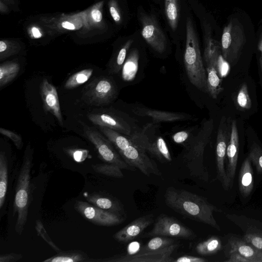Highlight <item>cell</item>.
<instances>
[{
  "mask_svg": "<svg viewBox=\"0 0 262 262\" xmlns=\"http://www.w3.org/2000/svg\"><path fill=\"white\" fill-rule=\"evenodd\" d=\"M40 94L45 110L54 115L62 126L63 119L56 88L44 78L40 85Z\"/></svg>",
  "mask_w": 262,
  "mask_h": 262,
  "instance_id": "cell-17",
  "label": "cell"
},
{
  "mask_svg": "<svg viewBox=\"0 0 262 262\" xmlns=\"http://www.w3.org/2000/svg\"><path fill=\"white\" fill-rule=\"evenodd\" d=\"M83 134L95 147L99 158L105 163L118 166L121 169L135 171L136 168L127 164L112 142L93 127L83 124Z\"/></svg>",
  "mask_w": 262,
  "mask_h": 262,
  "instance_id": "cell-7",
  "label": "cell"
},
{
  "mask_svg": "<svg viewBox=\"0 0 262 262\" xmlns=\"http://www.w3.org/2000/svg\"><path fill=\"white\" fill-rule=\"evenodd\" d=\"M165 11L168 24L174 31L179 23V0H165Z\"/></svg>",
  "mask_w": 262,
  "mask_h": 262,
  "instance_id": "cell-30",
  "label": "cell"
},
{
  "mask_svg": "<svg viewBox=\"0 0 262 262\" xmlns=\"http://www.w3.org/2000/svg\"><path fill=\"white\" fill-rule=\"evenodd\" d=\"M208 260L204 258L201 257L191 256V255H183L182 256L173 259V262H206Z\"/></svg>",
  "mask_w": 262,
  "mask_h": 262,
  "instance_id": "cell-43",
  "label": "cell"
},
{
  "mask_svg": "<svg viewBox=\"0 0 262 262\" xmlns=\"http://www.w3.org/2000/svg\"><path fill=\"white\" fill-rule=\"evenodd\" d=\"M91 15L93 20L96 23L100 22L102 19V13L98 9H94L91 12Z\"/></svg>",
  "mask_w": 262,
  "mask_h": 262,
  "instance_id": "cell-46",
  "label": "cell"
},
{
  "mask_svg": "<svg viewBox=\"0 0 262 262\" xmlns=\"http://www.w3.org/2000/svg\"><path fill=\"white\" fill-rule=\"evenodd\" d=\"M141 22L143 38L155 51L163 53L166 48L167 40L155 17L144 14L141 17Z\"/></svg>",
  "mask_w": 262,
  "mask_h": 262,
  "instance_id": "cell-14",
  "label": "cell"
},
{
  "mask_svg": "<svg viewBox=\"0 0 262 262\" xmlns=\"http://www.w3.org/2000/svg\"><path fill=\"white\" fill-rule=\"evenodd\" d=\"M222 247V241L216 236H212L207 239L198 244L195 251L201 255H211L214 254Z\"/></svg>",
  "mask_w": 262,
  "mask_h": 262,
  "instance_id": "cell-27",
  "label": "cell"
},
{
  "mask_svg": "<svg viewBox=\"0 0 262 262\" xmlns=\"http://www.w3.org/2000/svg\"><path fill=\"white\" fill-rule=\"evenodd\" d=\"M61 26L63 28L68 30H72L75 29L74 25L67 21L62 22L61 24Z\"/></svg>",
  "mask_w": 262,
  "mask_h": 262,
  "instance_id": "cell-47",
  "label": "cell"
},
{
  "mask_svg": "<svg viewBox=\"0 0 262 262\" xmlns=\"http://www.w3.org/2000/svg\"><path fill=\"white\" fill-rule=\"evenodd\" d=\"M156 236H164L185 239H193L196 236L191 229L180 221L164 213H161L156 219L152 229L143 234L141 235V237L149 238Z\"/></svg>",
  "mask_w": 262,
  "mask_h": 262,
  "instance_id": "cell-10",
  "label": "cell"
},
{
  "mask_svg": "<svg viewBox=\"0 0 262 262\" xmlns=\"http://www.w3.org/2000/svg\"><path fill=\"white\" fill-rule=\"evenodd\" d=\"M128 137L135 144L160 162L165 163L172 161L171 154L165 140L161 136L151 135L148 125L142 129H135Z\"/></svg>",
  "mask_w": 262,
  "mask_h": 262,
  "instance_id": "cell-6",
  "label": "cell"
},
{
  "mask_svg": "<svg viewBox=\"0 0 262 262\" xmlns=\"http://www.w3.org/2000/svg\"><path fill=\"white\" fill-rule=\"evenodd\" d=\"M207 91L209 95L216 99L223 90L222 79L219 77L216 68L212 64H206Z\"/></svg>",
  "mask_w": 262,
  "mask_h": 262,
  "instance_id": "cell-24",
  "label": "cell"
},
{
  "mask_svg": "<svg viewBox=\"0 0 262 262\" xmlns=\"http://www.w3.org/2000/svg\"><path fill=\"white\" fill-rule=\"evenodd\" d=\"M7 44L5 42L3 41H0V53H3L7 48Z\"/></svg>",
  "mask_w": 262,
  "mask_h": 262,
  "instance_id": "cell-49",
  "label": "cell"
},
{
  "mask_svg": "<svg viewBox=\"0 0 262 262\" xmlns=\"http://www.w3.org/2000/svg\"><path fill=\"white\" fill-rule=\"evenodd\" d=\"M227 259L226 262H250V261L241 254L236 252H232L227 255Z\"/></svg>",
  "mask_w": 262,
  "mask_h": 262,
  "instance_id": "cell-44",
  "label": "cell"
},
{
  "mask_svg": "<svg viewBox=\"0 0 262 262\" xmlns=\"http://www.w3.org/2000/svg\"><path fill=\"white\" fill-rule=\"evenodd\" d=\"M85 198L88 202L96 207L125 216V213L121 203L111 196L94 192L87 194Z\"/></svg>",
  "mask_w": 262,
  "mask_h": 262,
  "instance_id": "cell-21",
  "label": "cell"
},
{
  "mask_svg": "<svg viewBox=\"0 0 262 262\" xmlns=\"http://www.w3.org/2000/svg\"><path fill=\"white\" fill-rule=\"evenodd\" d=\"M176 241L171 238L164 236L152 237L148 242L142 246L137 253H144L160 250L175 244Z\"/></svg>",
  "mask_w": 262,
  "mask_h": 262,
  "instance_id": "cell-29",
  "label": "cell"
},
{
  "mask_svg": "<svg viewBox=\"0 0 262 262\" xmlns=\"http://www.w3.org/2000/svg\"><path fill=\"white\" fill-rule=\"evenodd\" d=\"M22 258L23 255L20 254L15 253L2 254L0 255V262H16Z\"/></svg>",
  "mask_w": 262,
  "mask_h": 262,
  "instance_id": "cell-42",
  "label": "cell"
},
{
  "mask_svg": "<svg viewBox=\"0 0 262 262\" xmlns=\"http://www.w3.org/2000/svg\"><path fill=\"white\" fill-rule=\"evenodd\" d=\"M190 132L187 130H181L173 134L171 138L173 141L177 144L185 142L189 138Z\"/></svg>",
  "mask_w": 262,
  "mask_h": 262,
  "instance_id": "cell-40",
  "label": "cell"
},
{
  "mask_svg": "<svg viewBox=\"0 0 262 262\" xmlns=\"http://www.w3.org/2000/svg\"><path fill=\"white\" fill-rule=\"evenodd\" d=\"M68 152L75 161L81 162L86 158L88 151L85 149H76L69 150Z\"/></svg>",
  "mask_w": 262,
  "mask_h": 262,
  "instance_id": "cell-41",
  "label": "cell"
},
{
  "mask_svg": "<svg viewBox=\"0 0 262 262\" xmlns=\"http://www.w3.org/2000/svg\"><path fill=\"white\" fill-rule=\"evenodd\" d=\"M33 149L30 144L27 145L18 173L13 204V213L17 217L15 230L21 235L25 229L30 204L31 170L33 166Z\"/></svg>",
  "mask_w": 262,
  "mask_h": 262,
  "instance_id": "cell-4",
  "label": "cell"
},
{
  "mask_svg": "<svg viewBox=\"0 0 262 262\" xmlns=\"http://www.w3.org/2000/svg\"><path fill=\"white\" fill-rule=\"evenodd\" d=\"M246 42L243 25L238 20L232 19L223 29L221 39V50L223 57L230 64L239 57Z\"/></svg>",
  "mask_w": 262,
  "mask_h": 262,
  "instance_id": "cell-8",
  "label": "cell"
},
{
  "mask_svg": "<svg viewBox=\"0 0 262 262\" xmlns=\"http://www.w3.org/2000/svg\"><path fill=\"white\" fill-rule=\"evenodd\" d=\"M118 90L112 79L102 77L95 79L84 89L82 99L90 105H106L117 97Z\"/></svg>",
  "mask_w": 262,
  "mask_h": 262,
  "instance_id": "cell-9",
  "label": "cell"
},
{
  "mask_svg": "<svg viewBox=\"0 0 262 262\" xmlns=\"http://www.w3.org/2000/svg\"><path fill=\"white\" fill-rule=\"evenodd\" d=\"M179 246L178 244H173L158 250L132 255H117L103 259H93V262H173L171 255Z\"/></svg>",
  "mask_w": 262,
  "mask_h": 262,
  "instance_id": "cell-13",
  "label": "cell"
},
{
  "mask_svg": "<svg viewBox=\"0 0 262 262\" xmlns=\"http://www.w3.org/2000/svg\"><path fill=\"white\" fill-rule=\"evenodd\" d=\"M99 127L127 164L148 177L151 174L162 176L156 162L147 156L146 151L135 144L128 136L106 127Z\"/></svg>",
  "mask_w": 262,
  "mask_h": 262,
  "instance_id": "cell-3",
  "label": "cell"
},
{
  "mask_svg": "<svg viewBox=\"0 0 262 262\" xmlns=\"http://www.w3.org/2000/svg\"><path fill=\"white\" fill-rule=\"evenodd\" d=\"M139 51L134 49L128 55L122 68V77L124 80L130 81L135 77L138 69Z\"/></svg>",
  "mask_w": 262,
  "mask_h": 262,
  "instance_id": "cell-25",
  "label": "cell"
},
{
  "mask_svg": "<svg viewBox=\"0 0 262 262\" xmlns=\"http://www.w3.org/2000/svg\"><path fill=\"white\" fill-rule=\"evenodd\" d=\"M8 182V162L5 152H0V208L5 202Z\"/></svg>",
  "mask_w": 262,
  "mask_h": 262,
  "instance_id": "cell-26",
  "label": "cell"
},
{
  "mask_svg": "<svg viewBox=\"0 0 262 262\" xmlns=\"http://www.w3.org/2000/svg\"><path fill=\"white\" fill-rule=\"evenodd\" d=\"M248 157L255 166L257 172L262 173V149L261 147L254 143L250 148Z\"/></svg>",
  "mask_w": 262,
  "mask_h": 262,
  "instance_id": "cell-35",
  "label": "cell"
},
{
  "mask_svg": "<svg viewBox=\"0 0 262 262\" xmlns=\"http://www.w3.org/2000/svg\"><path fill=\"white\" fill-rule=\"evenodd\" d=\"M236 102L238 106L242 109L248 110L251 108V100L246 83H244L239 89L236 97Z\"/></svg>",
  "mask_w": 262,
  "mask_h": 262,
  "instance_id": "cell-36",
  "label": "cell"
},
{
  "mask_svg": "<svg viewBox=\"0 0 262 262\" xmlns=\"http://www.w3.org/2000/svg\"><path fill=\"white\" fill-rule=\"evenodd\" d=\"M230 122V118L222 117L218 127L216 143V178L226 190L230 188L225 167L227 148L231 134Z\"/></svg>",
  "mask_w": 262,
  "mask_h": 262,
  "instance_id": "cell-11",
  "label": "cell"
},
{
  "mask_svg": "<svg viewBox=\"0 0 262 262\" xmlns=\"http://www.w3.org/2000/svg\"><path fill=\"white\" fill-rule=\"evenodd\" d=\"M154 222V214L140 216L115 233L113 237L118 242L127 243L138 236Z\"/></svg>",
  "mask_w": 262,
  "mask_h": 262,
  "instance_id": "cell-15",
  "label": "cell"
},
{
  "mask_svg": "<svg viewBox=\"0 0 262 262\" xmlns=\"http://www.w3.org/2000/svg\"><path fill=\"white\" fill-rule=\"evenodd\" d=\"M89 120L98 126H104L115 130L122 134L129 136L135 129L123 118L109 114H90Z\"/></svg>",
  "mask_w": 262,
  "mask_h": 262,
  "instance_id": "cell-16",
  "label": "cell"
},
{
  "mask_svg": "<svg viewBox=\"0 0 262 262\" xmlns=\"http://www.w3.org/2000/svg\"><path fill=\"white\" fill-rule=\"evenodd\" d=\"M259 62H260V66L261 70L262 72V58H260Z\"/></svg>",
  "mask_w": 262,
  "mask_h": 262,
  "instance_id": "cell-51",
  "label": "cell"
},
{
  "mask_svg": "<svg viewBox=\"0 0 262 262\" xmlns=\"http://www.w3.org/2000/svg\"><path fill=\"white\" fill-rule=\"evenodd\" d=\"M20 70L18 63L12 61L4 62L0 66V88L12 81Z\"/></svg>",
  "mask_w": 262,
  "mask_h": 262,
  "instance_id": "cell-28",
  "label": "cell"
},
{
  "mask_svg": "<svg viewBox=\"0 0 262 262\" xmlns=\"http://www.w3.org/2000/svg\"><path fill=\"white\" fill-rule=\"evenodd\" d=\"M214 127L212 118L203 121L197 134L184 143L181 158L190 176L208 182L209 175L204 163L205 147L210 141Z\"/></svg>",
  "mask_w": 262,
  "mask_h": 262,
  "instance_id": "cell-2",
  "label": "cell"
},
{
  "mask_svg": "<svg viewBox=\"0 0 262 262\" xmlns=\"http://www.w3.org/2000/svg\"><path fill=\"white\" fill-rule=\"evenodd\" d=\"M226 254L236 252L248 258L250 262H262V250L257 249L243 238L232 236L226 245Z\"/></svg>",
  "mask_w": 262,
  "mask_h": 262,
  "instance_id": "cell-20",
  "label": "cell"
},
{
  "mask_svg": "<svg viewBox=\"0 0 262 262\" xmlns=\"http://www.w3.org/2000/svg\"><path fill=\"white\" fill-rule=\"evenodd\" d=\"M32 34L33 36L36 38H39L41 36V34L40 33L39 30L36 28L33 27L32 29Z\"/></svg>",
  "mask_w": 262,
  "mask_h": 262,
  "instance_id": "cell-48",
  "label": "cell"
},
{
  "mask_svg": "<svg viewBox=\"0 0 262 262\" xmlns=\"http://www.w3.org/2000/svg\"><path fill=\"white\" fill-rule=\"evenodd\" d=\"M93 169L97 173L115 178H122L124 175L121 169L117 165L104 163L93 164Z\"/></svg>",
  "mask_w": 262,
  "mask_h": 262,
  "instance_id": "cell-32",
  "label": "cell"
},
{
  "mask_svg": "<svg viewBox=\"0 0 262 262\" xmlns=\"http://www.w3.org/2000/svg\"><path fill=\"white\" fill-rule=\"evenodd\" d=\"M238 149L239 137L237 123L235 120H232L230 137L226 151L228 162L226 171L230 187L232 185L235 177L238 161Z\"/></svg>",
  "mask_w": 262,
  "mask_h": 262,
  "instance_id": "cell-18",
  "label": "cell"
},
{
  "mask_svg": "<svg viewBox=\"0 0 262 262\" xmlns=\"http://www.w3.org/2000/svg\"><path fill=\"white\" fill-rule=\"evenodd\" d=\"M238 180L241 194L244 198L248 196L253 188V170L251 161L248 156L244 160L241 167Z\"/></svg>",
  "mask_w": 262,
  "mask_h": 262,
  "instance_id": "cell-22",
  "label": "cell"
},
{
  "mask_svg": "<svg viewBox=\"0 0 262 262\" xmlns=\"http://www.w3.org/2000/svg\"><path fill=\"white\" fill-rule=\"evenodd\" d=\"M164 198L166 205L178 213L221 231L213 212H221L222 210L210 203L205 198L173 187L166 189Z\"/></svg>",
  "mask_w": 262,
  "mask_h": 262,
  "instance_id": "cell-1",
  "label": "cell"
},
{
  "mask_svg": "<svg viewBox=\"0 0 262 262\" xmlns=\"http://www.w3.org/2000/svg\"><path fill=\"white\" fill-rule=\"evenodd\" d=\"M184 62L189 81L198 89L207 93V73L200 49L198 38L189 17L186 22V41Z\"/></svg>",
  "mask_w": 262,
  "mask_h": 262,
  "instance_id": "cell-5",
  "label": "cell"
},
{
  "mask_svg": "<svg viewBox=\"0 0 262 262\" xmlns=\"http://www.w3.org/2000/svg\"><path fill=\"white\" fill-rule=\"evenodd\" d=\"M93 70L91 68L81 70L72 76L67 80L64 85L66 89L70 90L86 82L91 77Z\"/></svg>",
  "mask_w": 262,
  "mask_h": 262,
  "instance_id": "cell-31",
  "label": "cell"
},
{
  "mask_svg": "<svg viewBox=\"0 0 262 262\" xmlns=\"http://www.w3.org/2000/svg\"><path fill=\"white\" fill-rule=\"evenodd\" d=\"M110 12L114 20L119 23L121 20V15L117 6V3L113 1L110 6Z\"/></svg>",
  "mask_w": 262,
  "mask_h": 262,
  "instance_id": "cell-45",
  "label": "cell"
},
{
  "mask_svg": "<svg viewBox=\"0 0 262 262\" xmlns=\"http://www.w3.org/2000/svg\"><path fill=\"white\" fill-rule=\"evenodd\" d=\"M0 133L9 138L14 144L17 148L20 149L23 147V143L21 136L9 129L1 127Z\"/></svg>",
  "mask_w": 262,
  "mask_h": 262,
  "instance_id": "cell-37",
  "label": "cell"
},
{
  "mask_svg": "<svg viewBox=\"0 0 262 262\" xmlns=\"http://www.w3.org/2000/svg\"><path fill=\"white\" fill-rule=\"evenodd\" d=\"M133 113L140 117H148L152 119L154 123L171 122L190 120L192 117L186 113L173 112L138 106L133 109Z\"/></svg>",
  "mask_w": 262,
  "mask_h": 262,
  "instance_id": "cell-19",
  "label": "cell"
},
{
  "mask_svg": "<svg viewBox=\"0 0 262 262\" xmlns=\"http://www.w3.org/2000/svg\"><path fill=\"white\" fill-rule=\"evenodd\" d=\"M92 258L79 250L61 251L43 262H91Z\"/></svg>",
  "mask_w": 262,
  "mask_h": 262,
  "instance_id": "cell-23",
  "label": "cell"
},
{
  "mask_svg": "<svg viewBox=\"0 0 262 262\" xmlns=\"http://www.w3.org/2000/svg\"><path fill=\"white\" fill-rule=\"evenodd\" d=\"M36 231L38 234L43 238L45 241L55 250L57 253L61 251L58 246H57L50 238L47 233L46 232L45 228L43 226L42 224L39 220H37L36 222L35 226Z\"/></svg>",
  "mask_w": 262,
  "mask_h": 262,
  "instance_id": "cell-39",
  "label": "cell"
},
{
  "mask_svg": "<svg viewBox=\"0 0 262 262\" xmlns=\"http://www.w3.org/2000/svg\"><path fill=\"white\" fill-rule=\"evenodd\" d=\"M258 49L261 53L262 55V34L260 36L258 43Z\"/></svg>",
  "mask_w": 262,
  "mask_h": 262,
  "instance_id": "cell-50",
  "label": "cell"
},
{
  "mask_svg": "<svg viewBox=\"0 0 262 262\" xmlns=\"http://www.w3.org/2000/svg\"><path fill=\"white\" fill-rule=\"evenodd\" d=\"M74 208L83 217L98 226H116L125 219L124 215L103 210L88 202L77 201Z\"/></svg>",
  "mask_w": 262,
  "mask_h": 262,
  "instance_id": "cell-12",
  "label": "cell"
},
{
  "mask_svg": "<svg viewBox=\"0 0 262 262\" xmlns=\"http://www.w3.org/2000/svg\"><path fill=\"white\" fill-rule=\"evenodd\" d=\"M230 69V63L225 59L221 53L217 62V71L219 77L221 79L226 77L229 73Z\"/></svg>",
  "mask_w": 262,
  "mask_h": 262,
  "instance_id": "cell-38",
  "label": "cell"
},
{
  "mask_svg": "<svg viewBox=\"0 0 262 262\" xmlns=\"http://www.w3.org/2000/svg\"><path fill=\"white\" fill-rule=\"evenodd\" d=\"M243 238L257 249L262 250V230L250 227L244 233Z\"/></svg>",
  "mask_w": 262,
  "mask_h": 262,
  "instance_id": "cell-33",
  "label": "cell"
},
{
  "mask_svg": "<svg viewBox=\"0 0 262 262\" xmlns=\"http://www.w3.org/2000/svg\"><path fill=\"white\" fill-rule=\"evenodd\" d=\"M133 40H128L119 51L116 60L112 66L111 71L113 73H118L122 68L128 50L130 48Z\"/></svg>",
  "mask_w": 262,
  "mask_h": 262,
  "instance_id": "cell-34",
  "label": "cell"
}]
</instances>
